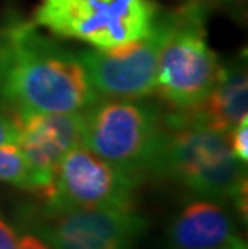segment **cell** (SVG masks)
<instances>
[{"label": "cell", "instance_id": "obj_1", "mask_svg": "<svg viewBox=\"0 0 248 249\" xmlns=\"http://www.w3.org/2000/svg\"><path fill=\"white\" fill-rule=\"evenodd\" d=\"M100 97L77 53L10 17L0 26V111L77 113Z\"/></svg>", "mask_w": 248, "mask_h": 249}, {"label": "cell", "instance_id": "obj_2", "mask_svg": "<svg viewBox=\"0 0 248 249\" xmlns=\"http://www.w3.org/2000/svg\"><path fill=\"white\" fill-rule=\"evenodd\" d=\"M165 123L158 176L171 177L200 198L230 199L247 222L245 164L232 155L228 135L208 127L192 111H172Z\"/></svg>", "mask_w": 248, "mask_h": 249}, {"label": "cell", "instance_id": "obj_3", "mask_svg": "<svg viewBox=\"0 0 248 249\" xmlns=\"http://www.w3.org/2000/svg\"><path fill=\"white\" fill-rule=\"evenodd\" d=\"M165 139V114L139 98H98L82 111V145L137 180L158 176Z\"/></svg>", "mask_w": 248, "mask_h": 249}, {"label": "cell", "instance_id": "obj_4", "mask_svg": "<svg viewBox=\"0 0 248 249\" xmlns=\"http://www.w3.org/2000/svg\"><path fill=\"white\" fill-rule=\"evenodd\" d=\"M168 15L170 28L158 58L156 93L172 111H191L213 90L221 65L208 45L202 3L189 2Z\"/></svg>", "mask_w": 248, "mask_h": 249}, {"label": "cell", "instance_id": "obj_5", "mask_svg": "<svg viewBox=\"0 0 248 249\" xmlns=\"http://www.w3.org/2000/svg\"><path fill=\"white\" fill-rule=\"evenodd\" d=\"M158 15L153 0H40L34 21L55 36L108 50L145 37Z\"/></svg>", "mask_w": 248, "mask_h": 249}, {"label": "cell", "instance_id": "obj_6", "mask_svg": "<svg viewBox=\"0 0 248 249\" xmlns=\"http://www.w3.org/2000/svg\"><path fill=\"white\" fill-rule=\"evenodd\" d=\"M139 182L79 143L61 158L52 183L40 193L52 209H134Z\"/></svg>", "mask_w": 248, "mask_h": 249}, {"label": "cell", "instance_id": "obj_7", "mask_svg": "<svg viewBox=\"0 0 248 249\" xmlns=\"http://www.w3.org/2000/svg\"><path fill=\"white\" fill-rule=\"evenodd\" d=\"M54 249H133L147 229L134 209L42 208L24 217Z\"/></svg>", "mask_w": 248, "mask_h": 249}, {"label": "cell", "instance_id": "obj_8", "mask_svg": "<svg viewBox=\"0 0 248 249\" xmlns=\"http://www.w3.org/2000/svg\"><path fill=\"white\" fill-rule=\"evenodd\" d=\"M170 28V15L160 12L149 34L108 50L77 53L100 98H145L156 92L158 58Z\"/></svg>", "mask_w": 248, "mask_h": 249}, {"label": "cell", "instance_id": "obj_9", "mask_svg": "<svg viewBox=\"0 0 248 249\" xmlns=\"http://www.w3.org/2000/svg\"><path fill=\"white\" fill-rule=\"evenodd\" d=\"M18 130L17 145L33 172L36 192L52 183L61 158L81 143L82 111L17 113L10 116Z\"/></svg>", "mask_w": 248, "mask_h": 249}, {"label": "cell", "instance_id": "obj_10", "mask_svg": "<svg viewBox=\"0 0 248 249\" xmlns=\"http://www.w3.org/2000/svg\"><path fill=\"white\" fill-rule=\"evenodd\" d=\"M235 238L228 211L205 198L189 203L166 231L171 249H229Z\"/></svg>", "mask_w": 248, "mask_h": 249}, {"label": "cell", "instance_id": "obj_11", "mask_svg": "<svg viewBox=\"0 0 248 249\" xmlns=\"http://www.w3.org/2000/svg\"><path fill=\"white\" fill-rule=\"evenodd\" d=\"M211 129L228 135L234 127L248 118V77L240 61L221 66L219 77L205 102L191 109Z\"/></svg>", "mask_w": 248, "mask_h": 249}, {"label": "cell", "instance_id": "obj_12", "mask_svg": "<svg viewBox=\"0 0 248 249\" xmlns=\"http://www.w3.org/2000/svg\"><path fill=\"white\" fill-rule=\"evenodd\" d=\"M0 182L36 192L33 172L17 143L0 145Z\"/></svg>", "mask_w": 248, "mask_h": 249}, {"label": "cell", "instance_id": "obj_13", "mask_svg": "<svg viewBox=\"0 0 248 249\" xmlns=\"http://www.w3.org/2000/svg\"><path fill=\"white\" fill-rule=\"evenodd\" d=\"M230 151L240 162L248 161V118L240 121L228 134Z\"/></svg>", "mask_w": 248, "mask_h": 249}, {"label": "cell", "instance_id": "obj_14", "mask_svg": "<svg viewBox=\"0 0 248 249\" xmlns=\"http://www.w3.org/2000/svg\"><path fill=\"white\" fill-rule=\"evenodd\" d=\"M17 249H54V248H52L44 238L39 236L36 231L28 229V227H24V230H21L18 236Z\"/></svg>", "mask_w": 248, "mask_h": 249}, {"label": "cell", "instance_id": "obj_15", "mask_svg": "<svg viewBox=\"0 0 248 249\" xmlns=\"http://www.w3.org/2000/svg\"><path fill=\"white\" fill-rule=\"evenodd\" d=\"M17 245H18L17 230L8 224V220L0 213V249H17Z\"/></svg>", "mask_w": 248, "mask_h": 249}, {"label": "cell", "instance_id": "obj_16", "mask_svg": "<svg viewBox=\"0 0 248 249\" xmlns=\"http://www.w3.org/2000/svg\"><path fill=\"white\" fill-rule=\"evenodd\" d=\"M18 140V130L15 127L12 118L0 111V145L5 143H17Z\"/></svg>", "mask_w": 248, "mask_h": 249}, {"label": "cell", "instance_id": "obj_17", "mask_svg": "<svg viewBox=\"0 0 248 249\" xmlns=\"http://www.w3.org/2000/svg\"><path fill=\"white\" fill-rule=\"evenodd\" d=\"M229 249H247V246H245V243L242 241L239 236H237L235 240L232 241V245L229 246Z\"/></svg>", "mask_w": 248, "mask_h": 249}]
</instances>
